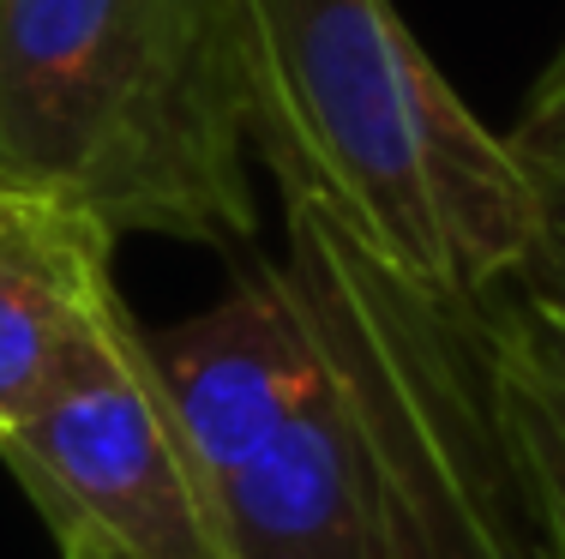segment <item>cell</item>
<instances>
[{"label":"cell","instance_id":"6da1fadb","mask_svg":"<svg viewBox=\"0 0 565 559\" xmlns=\"http://www.w3.org/2000/svg\"><path fill=\"white\" fill-rule=\"evenodd\" d=\"M319 385L223 482L228 559H547L493 373L488 308H446L289 205Z\"/></svg>","mask_w":565,"mask_h":559},{"label":"cell","instance_id":"7a4b0ae2","mask_svg":"<svg viewBox=\"0 0 565 559\" xmlns=\"http://www.w3.org/2000/svg\"><path fill=\"white\" fill-rule=\"evenodd\" d=\"M247 144L313 211L446 308L518 283L535 175L481 127L392 0H235Z\"/></svg>","mask_w":565,"mask_h":559},{"label":"cell","instance_id":"3957f363","mask_svg":"<svg viewBox=\"0 0 565 559\" xmlns=\"http://www.w3.org/2000/svg\"><path fill=\"white\" fill-rule=\"evenodd\" d=\"M235 0H0V181L115 235L259 229Z\"/></svg>","mask_w":565,"mask_h":559},{"label":"cell","instance_id":"277c9868","mask_svg":"<svg viewBox=\"0 0 565 559\" xmlns=\"http://www.w3.org/2000/svg\"><path fill=\"white\" fill-rule=\"evenodd\" d=\"M0 463L61 548L90 541L120 559H228L223 494L186 439L145 325L49 416L0 433Z\"/></svg>","mask_w":565,"mask_h":559},{"label":"cell","instance_id":"5b68a950","mask_svg":"<svg viewBox=\"0 0 565 559\" xmlns=\"http://www.w3.org/2000/svg\"><path fill=\"white\" fill-rule=\"evenodd\" d=\"M103 217L0 181V433L97 379L139 319L115 283Z\"/></svg>","mask_w":565,"mask_h":559},{"label":"cell","instance_id":"8992f818","mask_svg":"<svg viewBox=\"0 0 565 559\" xmlns=\"http://www.w3.org/2000/svg\"><path fill=\"white\" fill-rule=\"evenodd\" d=\"M151 355L217 487L289 433L319 385V337L289 265H247L205 313L151 331Z\"/></svg>","mask_w":565,"mask_h":559},{"label":"cell","instance_id":"52a82bcc","mask_svg":"<svg viewBox=\"0 0 565 559\" xmlns=\"http://www.w3.org/2000/svg\"><path fill=\"white\" fill-rule=\"evenodd\" d=\"M493 373H500L505 416H511V433H518L523 470H530V494H535V517H542V536H547V559H565V428L511 379L500 355H493Z\"/></svg>","mask_w":565,"mask_h":559},{"label":"cell","instance_id":"ba28073f","mask_svg":"<svg viewBox=\"0 0 565 559\" xmlns=\"http://www.w3.org/2000/svg\"><path fill=\"white\" fill-rule=\"evenodd\" d=\"M488 331H493V355L505 362V373L565 428V331L547 313H535L518 289H511L505 308L488 313Z\"/></svg>","mask_w":565,"mask_h":559},{"label":"cell","instance_id":"9c48e42d","mask_svg":"<svg viewBox=\"0 0 565 559\" xmlns=\"http://www.w3.org/2000/svg\"><path fill=\"white\" fill-rule=\"evenodd\" d=\"M530 175L542 193V229H535V247L511 289L565 331V175H542V169H530Z\"/></svg>","mask_w":565,"mask_h":559},{"label":"cell","instance_id":"30bf717a","mask_svg":"<svg viewBox=\"0 0 565 559\" xmlns=\"http://www.w3.org/2000/svg\"><path fill=\"white\" fill-rule=\"evenodd\" d=\"M505 139H511V151H518L530 169L565 175V43H559V55L547 61V73L535 78L530 103H523L518 127H511Z\"/></svg>","mask_w":565,"mask_h":559},{"label":"cell","instance_id":"8fae6325","mask_svg":"<svg viewBox=\"0 0 565 559\" xmlns=\"http://www.w3.org/2000/svg\"><path fill=\"white\" fill-rule=\"evenodd\" d=\"M61 553H66V559H120V553H109V548H90V541H66Z\"/></svg>","mask_w":565,"mask_h":559}]
</instances>
